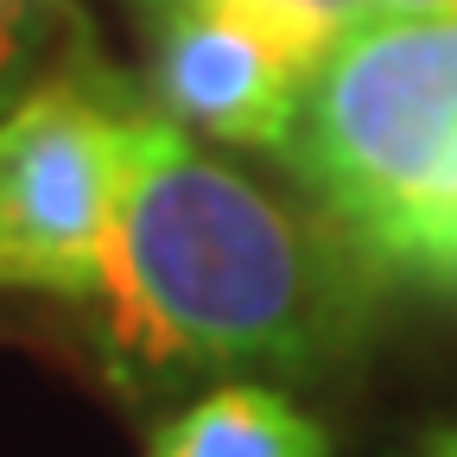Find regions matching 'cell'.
<instances>
[{"instance_id": "cell-1", "label": "cell", "mask_w": 457, "mask_h": 457, "mask_svg": "<svg viewBox=\"0 0 457 457\" xmlns=\"http://www.w3.org/2000/svg\"><path fill=\"white\" fill-rule=\"evenodd\" d=\"M375 279L324 210L299 216L165 108H140L96 293V343L121 387L324 375L350 356Z\"/></svg>"}, {"instance_id": "cell-2", "label": "cell", "mask_w": 457, "mask_h": 457, "mask_svg": "<svg viewBox=\"0 0 457 457\" xmlns=\"http://www.w3.org/2000/svg\"><path fill=\"white\" fill-rule=\"evenodd\" d=\"M279 159L375 273L457 222V13L356 20L318 64Z\"/></svg>"}, {"instance_id": "cell-3", "label": "cell", "mask_w": 457, "mask_h": 457, "mask_svg": "<svg viewBox=\"0 0 457 457\" xmlns=\"http://www.w3.org/2000/svg\"><path fill=\"white\" fill-rule=\"evenodd\" d=\"M140 108L102 64H64L0 114V293H102Z\"/></svg>"}, {"instance_id": "cell-4", "label": "cell", "mask_w": 457, "mask_h": 457, "mask_svg": "<svg viewBox=\"0 0 457 457\" xmlns=\"http://www.w3.org/2000/svg\"><path fill=\"white\" fill-rule=\"evenodd\" d=\"M153 108L216 146L286 153L324 57L236 0H153Z\"/></svg>"}, {"instance_id": "cell-5", "label": "cell", "mask_w": 457, "mask_h": 457, "mask_svg": "<svg viewBox=\"0 0 457 457\" xmlns=\"http://www.w3.org/2000/svg\"><path fill=\"white\" fill-rule=\"evenodd\" d=\"M146 457H330V432L261 381H216L153 426Z\"/></svg>"}, {"instance_id": "cell-6", "label": "cell", "mask_w": 457, "mask_h": 457, "mask_svg": "<svg viewBox=\"0 0 457 457\" xmlns=\"http://www.w3.org/2000/svg\"><path fill=\"white\" fill-rule=\"evenodd\" d=\"M140 7H153V0H140ZM236 7L267 13L273 26H286V32H293L305 51H318V57H330L343 32H350L356 20H369L362 0H236Z\"/></svg>"}, {"instance_id": "cell-7", "label": "cell", "mask_w": 457, "mask_h": 457, "mask_svg": "<svg viewBox=\"0 0 457 457\" xmlns=\"http://www.w3.org/2000/svg\"><path fill=\"white\" fill-rule=\"evenodd\" d=\"M387 279H413V286H432V293H451L457 299V222H438L426 236H413L407 248H394Z\"/></svg>"}, {"instance_id": "cell-8", "label": "cell", "mask_w": 457, "mask_h": 457, "mask_svg": "<svg viewBox=\"0 0 457 457\" xmlns=\"http://www.w3.org/2000/svg\"><path fill=\"white\" fill-rule=\"evenodd\" d=\"M38 13H45V0H0V89L20 77L26 51L38 38Z\"/></svg>"}, {"instance_id": "cell-9", "label": "cell", "mask_w": 457, "mask_h": 457, "mask_svg": "<svg viewBox=\"0 0 457 457\" xmlns=\"http://www.w3.org/2000/svg\"><path fill=\"white\" fill-rule=\"evenodd\" d=\"M369 13H457V0H362Z\"/></svg>"}, {"instance_id": "cell-10", "label": "cell", "mask_w": 457, "mask_h": 457, "mask_svg": "<svg viewBox=\"0 0 457 457\" xmlns=\"http://www.w3.org/2000/svg\"><path fill=\"white\" fill-rule=\"evenodd\" d=\"M413 457H457V426H445V432H432Z\"/></svg>"}]
</instances>
